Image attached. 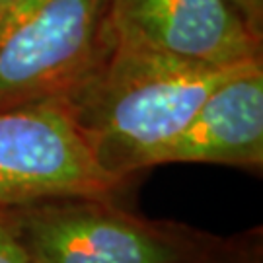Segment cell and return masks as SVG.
I'll use <instances>...</instances> for the list:
<instances>
[{"label": "cell", "mask_w": 263, "mask_h": 263, "mask_svg": "<svg viewBox=\"0 0 263 263\" xmlns=\"http://www.w3.org/2000/svg\"><path fill=\"white\" fill-rule=\"evenodd\" d=\"M119 183L98 164L61 104L0 111V205L100 199Z\"/></svg>", "instance_id": "3957f363"}, {"label": "cell", "mask_w": 263, "mask_h": 263, "mask_svg": "<svg viewBox=\"0 0 263 263\" xmlns=\"http://www.w3.org/2000/svg\"><path fill=\"white\" fill-rule=\"evenodd\" d=\"M244 22L263 37V0H228Z\"/></svg>", "instance_id": "ba28073f"}, {"label": "cell", "mask_w": 263, "mask_h": 263, "mask_svg": "<svg viewBox=\"0 0 263 263\" xmlns=\"http://www.w3.org/2000/svg\"><path fill=\"white\" fill-rule=\"evenodd\" d=\"M16 2H20V0H0V12H2V10H6V8H10V6H14Z\"/></svg>", "instance_id": "9c48e42d"}, {"label": "cell", "mask_w": 263, "mask_h": 263, "mask_svg": "<svg viewBox=\"0 0 263 263\" xmlns=\"http://www.w3.org/2000/svg\"><path fill=\"white\" fill-rule=\"evenodd\" d=\"M113 0H20L0 12V111L65 102L113 41Z\"/></svg>", "instance_id": "7a4b0ae2"}, {"label": "cell", "mask_w": 263, "mask_h": 263, "mask_svg": "<svg viewBox=\"0 0 263 263\" xmlns=\"http://www.w3.org/2000/svg\"><path fill=\"white\" fill-rule=\"evenodd\" d=\"M0 263H29L12 228L2 220H0Z\"/></svg>", "instance_id": "52a82bcc"}, {"label": "cell", "mask_w": 263, "mask_h": 263, "mask_svg": "<svg viewBox=\"0 0 263 263\" xmlns=\"http://www.w3.org/2000/svg\"><path fill=\"white\" fill-rule=\"evenodd\" d=\"M170 162L261 168L263 61L218 86L181 133L152 156L151 168Z\"/></svg>", "instance_id": "8992f818"}, {"label": "cell", "mask_w": 263, "mask_h": 263, "mask_svg": "<svg viewBox=\"0 0 263 263\" xmlns=\"http://www.w3.org/2000/svg\"><path fill=\"white\" fill-rule=\"evenodd\" d=\"M29 263H176L156 232L94 203L45 205L10 226Z\"/></svg>", "instance_id": "5b68a950"}, {"label": "cell", "mask_w": 263, "mask_h": 263, "mask_svg": "<svg viewBox=\"0 0 263 263\" xmlns=\"http://www.w3.org/2000/svg\"><path fill=\"white\" fill-rule=\"evenodd\" d=\"M113 29L187 63L238 66L261 61V35L228 0H113Z\"/></svg>", "instance_id": "277c9868"}, {"label": "cell", "mask_w": 263, "mask_h": 263, "mask_svg": "<svg viewBox=\"0 0 263 263\" xmlns=\"http://www.w3.org/2000/svg\"><path fill=\"white\" fill-rule=\"evenodd\" d=\"M254 63L195 65L113 29L100 65L61 105L98 164L123 181L131 172L151 168L152 156L181 133L209 96Z\"/></svg>", "instance_id": "6da1fadb"}]
</instances>
